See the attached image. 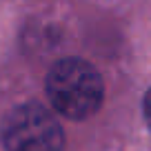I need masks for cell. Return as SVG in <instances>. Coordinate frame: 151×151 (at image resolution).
<instances>
[{"label":"cell","instance_id":"obj_3","mask_svg":"<svg viewBox=\"0 0 151 151\" xmlns=\"http://www.w3.org/2000/svg\"><path fill=\"white\" fill-rule=\"evenodd\" d=\"M145 120H147V124H149V129H151V89H149V93L145 96Z\"/></svg>","mask_w":151,"mask_h":151},{"label":"cell","instance_id":"obj_1","mask_svg":"<svg viewBox=\"0 0 151 151\" xmlns=\"http://www.w3.org/2000/svg\"><path fill=\"white\" fill-rule=\"evenodd\" d=\"M47 96L58 113L71 120H85L100 109L104 85L100 73L87 60L65 58L49 71Z\"/></svg>","mask_w":151,"mask_h":151},{"label":"cell","instance_id":"obj_2","mask_svg":"<svg viewBox=\"0 0 151 151\" xmlns=\"http://www.w3.org/2000/svg\"><path fill=\"white\" fill-rule=\"evenodd\" d=\"M5 151H62L65 136L56 116L38 102L9 111L2 122Z\"/></svg>","mask_w":151,"mask_h":151}]
</instances>
